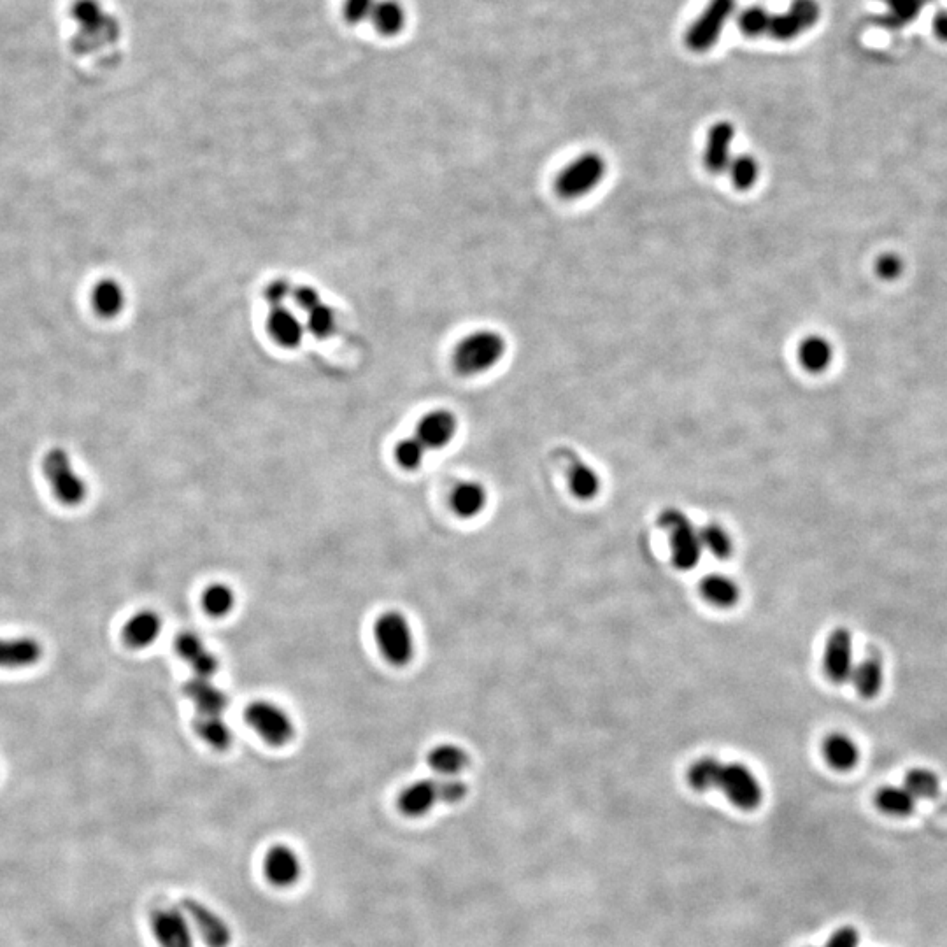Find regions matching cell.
<instances>
[{
    "instance_id": "obj_34",
    "label": "cell",
    "mask_w": 947,
    "mask_h": 947,
    "mask_svg": "<svg viewBox=\"0 0 947 947\" xmlns=\"http://www.w3.org/2000/svg\"><path fill=\"white\" fill-rule=\"evenodd\" d=\"M876 804L879 811H883L888 816L905 818V816H911L916 809V798L912 797L905 788L884 786L877 791Z\"/></svg>"
},
{
    "instance_id": "obj_43",
    "label": "cell",
    "mask_w": 947,
    "mask_h": 947,
    "mask_svg": "<svg viewBox=\"0 0 947 947\" xmlns=\"http://www.w3.org/2000/svg\"><path fill=\"white\" fill-rule=\"evenodd\" d=\"M860 946V932L853 926L837 928L823 947H858Z\"/></svg>"
},
{
    "instance_id": "obj_10",
    "label": "cell",
    "mask_w": 947,
    "mask_h": 947,
    "mask_svg": "<svg viewBox=\"0 0 947 947\" xmlns=\"http://www.w3.org/2000/svg\"><path fill=\"white\" fill-rule=\"evenodd\" d=\"M819 13L816 0H793L781 15H770L767 36L781 43L793 41L816 25Z\"/></svg>"
},
{
    "instance_id": "obj_29",
    "label": "cell",
    "mask_w": 947,
    "mask_h": 947,
    "mask_svg": "<svg viewBox=\"0 0 947 947\" xmlns=\"http://www.w3.org/2000/svg\"><path fill=\"white\" fill-rule=\"evenodd\" d=\"M428 767L441 777H456L469 767L470 756L456 744H441L428 753Z\"/></svg>"
},
{
    "instance_id": "obj_27",
    "label": "cell",
    "mask_w": 947,
    "mask_h": 947,
    "mask_svg": "<svg viewBox=\"0 0 947 947\" xmlns=\"http://www.w3.org/2000/svg\"><path fill=\"white\" fill-rule=\"evenodd\" d=\"M823 756L826 763L835 770L848 772L855 769L860 760V748L849 735L830 734L823 741Z\"/></svg>"
},
{
    "instance_id": "obj_28",
    "label": "cell",
    "mask_w": 947,
    "mask_h": 947,
    "mask_svg": "<svg viewBox=\"0 0 947 947\" xmlns=\"http://www.w3.org/2000/svg\"><path fill=\"white\" fill-rule=\"evenodd\" d=\"M858 695L863 698H876L884 684V669L881 658L877 655H869L863 658L862 662L856 663L851 679H849Z\"/></svg>"
},
{
    "instance_id": "obj_12",
    "label": "cell",
    "mask_w": 947,
    "mask_h": 947,
    "mask_svg": "<svg viewBox=\"0 0 947 947\" xmlns=\"http://www.w3.org/2000/svg\"><path fill=\"white\" fill-rule=\"evenodd\" d=\"M853 669V635L848 628H835L825 642L823 670L826 677L835 684L848 683Z\"/></svg>"
},
{
    "instance_id": "obj_13",
    "label": "cell",
    "mask_w": 947,
    "mask_h": 947,
    "mask_svg": "<svg viewBox=\"0 0 947 947\" xmlns=\"http://www.w3.org/2000/svg\"><path fill=\"white\" fill-rule=\"evenodd\" d=\"M458 434V418L453 411L439 407L423 414L414 430V437L427 448L439 451L449 446Z\"/></svg>"
},
{
    "instance_id": "obj_18",
    "label": "cell",
    "mask_w": 947,
    "mask_h": 947,
    "mask_svg": "<svg viewBox=\"0 0 947 947\" xmlns=\"http://www.w3.org/2000/svg\"><path fill=\"white\" fill-rule=\"evenodd\" d=\"M560 455L565 463V474L572 495L579 500L595 499L602 488L599 472L570 449L563 448Z\"/></svg>"
},
{
    "instance_id": "obj_15",
    "label": "cell",
    "mask_w": 947,
    "mask_h": 947,
    "mask_svg": "<svg viewBox=\"0 0 947 947\" xmlns=\"http://www.w3.org/2000/svg\"><path fill=\"white\" fill-rule=\"evenodd\" d=\"M734 123L716 122L707 130L704 148V167L711 174H723L734 158Z\"/></svg>"
},
{
    "instance_id": "obj_7",
    "label": "cell",
    "mask_w": 947,
    "mask_h": 947,
    "mask_svg": "<svg viewBox=\"0 0 947 947\" xmlns=\"http://www.w3.org/2000/svg\"><path fill=\"white\" fill-rule=\"evenodd\" d=\"M43 472L55 497L65 506H79L86 499V483L65 449L53 448L44 455Z\"/></svg>"
},
{
    "instance_id": "obj_3",
    "label": "cell",
    "mask_w": 947,
    "mask_h": 947,
    "mask_svg": "<svg viewBox=\"0 0 947 947\" xmlns=\"http://www.w3.org/2000/svg\"><path fill=\"white\" fill-rule=\"evenodd\" d=\"M609 162L599 151H584L556 174L555 193L562 200H579L595 192L607 178Z\"/></svg>"
},
{
    "instance_id": "obj_2",
    "label": "cell",
    "mask_w": 947,
    "mask_h": 947,
    "mask_svg": "<svg viewBox=\"0 0 947 947\" xmlns=\"http://www.w3.org/2000/svg\"><path fill=\"white\" fill-rule=\"evenodd\" d=\"M469 786L456 777L421 779L402 790L397 800L399 811L407 818H421L439 804H458L467 797Z\"/></svg>"
},
{
    "instance_id": "obj_4",
    "label": "cell",
    "mask_w": 947,
    "mask_h": 947,
    "mask_svg": "<svg viewBox=\"0 0 947 947\" xmlns=\"http://www.w3.org/2000/svg\"><path fill=\"white\" fill-rule=\"evenodd\" d=\"M658 525L669 534L672 563L677 569H695L702 558L704 548L700 541V532L691 523L690 518L676 507H669L660 513Z\"/></svg>"
},
{
    "instance_id": "obj_19",
    "label": "cell",
    "mask_w": 947,
    "mask_h": 947,
    "mask_svg": "<svg viewBox=\"0 0 947 947\" xmlns=\"http://www.w3.org/2000/svg\"><path fill=\"white\" fill-rule=\"evenodd\" d=\"M835 360L832 341L821 334L805 335L797 344V362L809 374H823Z\"/></svg>"
},
{
    "instance_id": "obj_41",
    "label": "cell",
    "mask_w": 947,
    "mask_h": 947,
    "mask_svg": "<svg viewBox=\"0 0 947 947\" xmlns=\"http://www.w3.org/2000/svg\"><path fill=\"white\" fill-rule=\"evenodd\" d=\"M874 269H876L877 278L883 281H897L905 271L904 258L895 251H886L877 257Z\"/></svg>"
},
{
    "instance_id": "obj_6",
    "label": "cell",
    "mask_w": 947,
    "mask_h": 947,
    "mask_svg": "<svg viewBox=\"0 0 947 947\" xmlns=\"http://www.w3.org/2000/svg\"><path fill=\"white\" fill-rule=\"evenodd\" d=\"M374 639L386 662L406 667L414 656V634L404 614L388 611L374 623Z\"/></svg>"
},
{
    "instance_id": "obj_38",
    "label": "cell",
    "mask_w": 947,
    "mask_h": 947,
    "mask_svg": "<svg viewBox=\"0 0 947 947\" xmlns=\"http://www.w3.org/2000/svg\"><path fill=\"white\" fill-rule=\"evenodd\" d=\"M905 790L911 793L912 797L919 800H932L937 797L940 791L939 777L928 769H912L907 772L904 783Z\"/></svg>"
},
{
    "instance_id": "obj_1",
    "label": "cell",
    "mask_w": 947,
    "mask_h": 947,
    "mask_svg": "<svg viewBox=\"0 0 947 947\" xmlns=\"http://www.w3.org/2000/svg\"><path fill=\"white\" fill-rule=\"evenodd\" d=\"M507 355V339L493 328H479L462 337L453 349V367L463 378L493 371Z\"/></svg>"
},
{
    "instance_id": "obj_11",
    "label": "cell",
    "mask_w": 947,
    "mask_h": 947,
    "mask_svg": "<svg viewBox=\"0 0 947 947\" xmlns=\"http://www.w3.org/2000/svg\"><path fill=\"white\" fill-rule=\"evenodd\" d=\"M181 909L185 911L186 918L192 923L207 947L230 946L232 930L218 912H214L211 907H207L195 898L183 900Z\"/></svg>"
},
{
    "instance_id": "obj_37",
    "label": "cell",
    "mask_w": 947,
    "mask_h": 947,
    "mask_svg": "<svg viewBox=\"0 0 947 947\" xmlns=\"http://www.w3.org/2000/svg\"><path fill=\"white\" fill-rule=\"evenodd\" d=\"M304 314H306L304 325H306L309 334L318 337V339H327V337L334 334L337 318H335L334 309L325 304L323 300H320L318 304H314L313 307H309L307 311H304Z\"/></svg>"
},
{
    "instance_id": "obj_40",
    "label": "cell",
    "mask_w": 947,
    "mask_h": 947,
    "mask_svg": "<svg viewBox=\"0 0 947 947\" xmlns=\"http://www.w3.org/2000/svg\"><path fill=\"white\" fill-rule=\"evenodd\" d=\"M770 13L763 6H749L737 16V27L746 37L767 36Z\"/></svg>"
},
{
    "instance_id": "obj_35",
    "label": "cell",
    "mask_w": 947,
    "mask_h": 947,
    "mask_svg": "<svg viewBox=\"0 0 947 947\" xmlns=\"http://www.w3.org/2000/svg\"><path fill=\"white\" fill-rule=\"evenodd\" d=\"M698 532H700L702 548L707 549L714 558L727 560V558L734 555L732 535L728 534L727 530L718 523H707Z\"/></svg>"
},
{
    "instance_id": "obj_8",
    "label": "cell",
    "mask_w": 947,
    "mask_h": 947,
    "mask_svg": "<svg viewBox=\"0 0 947 947\" xmlns=\"http://www.w3.org/2000/svg\"><path fill=\"white\" fill-rule=\"evenodd\" d=\"M735 0H709L704 11L691 23L690 29L684 34V44L691 51L704 53L711 50L714 44L720 41L721 32L727 25L728 18L734 15Z\"/></svg>"
},
{
    "instance_id": "obj_33",
    "label": "cell",
    "mask_w": 947,
    "mask_h": 947,
    "mask_svg": "<svg viewBox=\"0 0 947 947\" xmlns=\"http://www.w3.org/2000/svg\"><path fill=\"white\" fill-rule=\"evenodd\" d=\"M727 174L728 179L739 192H749L760 181L762 165L753 155L739 153V155H734L732 162L728 164Z\"/></svg>"
},
{
    "instance_id": "obj_32",
    "label": "cell",
    "mask_w": 947,
    "mask_h": 947,
    "mask_svg": "<svg viewBox=\"0 0 947 947\" xmlns=\"http://www.w3.org/2000/svg\"><path fill=\"white\" fill-rule=\"evenodd\" d=\"M193 728H195V734L216 751H227L234 739L232 730L225 721L221 720V716L199 714V718L193 721Z\"/></svg>"
},
{
    "instance_id": "obj_24",
    "label": "cell",
    "mask_w": 947,
    "mask_h": 947,
    "mask_svg": "<svg viewBox=\"0 0 947 947\" xmlns=\"http://www.w3.org/2000/svg\"><path fill=\"white\" fill-rule=\"evenodd\" d=\"M41 644L30 637L0 639V669H23L39 662Z\"/></svg>"
},
{
    "instance_id": "obj_42",
    "label": "cell",
    "mask_w": 947,
    "mask_h": 947,
    "mask_svg": "<svg viewBox=\"0 0 947 947\" xmlns=\"http://www.w3.org/2000/svg\"><path fill=\"white\" fill-rule=\"evenodd\" d=\"M378 0H344V18L351 25L371 22L372 13Z\"/></svg>"
},
{
    "instance_id": "obj_16",
    "label": "cell",
    "mask_w": 947,
    "mask_h": 947,
    "mask_svg": "<svg viewBox=\"0 0 947 947\" xmlns=\"http://www.w3.org/2000/svg\"><path fill=\"white\" fill-rule=\"evenodd\" d=\"M265 330L272 341L283 349L299 348L307 334L304 320H300L297 313L285 304L271 306L265 320Z\"/></svg>"
},
{
    "instance_id": "obj_5",
    "label": "cell",
    "mask_w": 947,
    "mask_h": 947,
    "mask_svg": "<svg viewBox=\"0 0 947 947\" xmlns=\"http://www.w3.org/2000/svg\"><path fill=\"white\" fill-rule=\"evenodd\" d=\"M713 790L723 795L741 811H756L763 802V786L755 772L741 762H720L714 776Z\"/></svg>"
},
{
    "instance_id": "obj_36",
    "label": "cell",
    "mask_w": 947,
    "mask_h": 947,
    "mask_svg": "<svg viewBox=\"0 0 947 947\" xmlns=\"http://www.w3.org/2000/svg\"><path fill=\"white\" fill-rule=\"evenodd\" d=\"M202 606L209 616L225 618L235 607V593L228 584H211L202 595Z\"/></svg>"
},
{
    "instance_id": "obj_25",
    "label": "cell",
    "mask_w": 947,
    "mask_h": 947,
    "mask_svg": "<svg viewBox=\"0 0 947 947\" xmlns=\"http://www.w3.org/2000/svg\"><path fill=\"white\" fill-rule=\"evenodd\" d=\"M449 502L456 516L470 520L483 513L488 504V493L478 481H463L453 488Z\"/></svg>"
},
{
    "instance_id": "obj_39",
    "label": "cell",
    "mask_w": 947,
    "mask_h": 947,
    "mask_svg": "<svg viewBox=\"0 0 947 947\" xmlns=\"http://www.w3.org/2000/svg\"><path fill=\"white\" fill-rule=\"evenodd\" d=\"M427 453V448H425L414 435L400 439L395 449H393L395 462L399 463V467H402L404 470H409V472L420 469L423 462H425Z\"/></svg>"
},
{
    "instance_id": "obj_21",
    "label": "cell",
    "mask_w": 947,
    "mask_h": 947,
    "mask_svg": "<svg viewBox=\"0 0 947 947\" xmlns=\"http://www.w3.org/2000/svg\"><path fill=\"white\" fill-rule=\"evenodd\" d=\"M183 693H185L186 698L192 700L199 714L221 716L227 711L228 695L225 691H221L218 686H214L211 679L192 677L183 686Z\"/></svg>"
},
{
    "instance_id": "obj_23",
    "label": "cell",
    "mask_w": 947,
    "mask_h": 947,
    "mask_svg": "<svg viewBox=\"0 0 947 947\" xmlns=\"http://www.w3.org/2000/svg\"><path fill=\"white\" fill-rule=\"evenodd\" d=\"M71 16L83 32H99L104 36H116L118 23L107 15L99 0H76L72 4Z\"/></svg>"
},
{
    "instance_id": "obj_14",
    "label": "cell",
    "mask_w": 947,
    "mask_h": 947,
    "mask_svg": "<svg viewBox=\"0 0 947 947\" xmlns=\"http://www.w3.org/2000/svg\"><path fill=\"white\" fill-rule=\"evenodd\" d=\"M302 862L295 849L286 844H274L264 856V876L276 888H292L299 883Z\"/></svg>"
},
{
    "instance_id": "obj_44",
    "label": "cell",
    "mask_w": 947,
    "mask_h": 947,
    "mask_svg": "<svg viewBox=\"0 0 947 947\" xmlns=\"http://www.w3.org/2000/svg\"><path fill=\"white\" fill-rule=\"evenodd\" d=\"M933 30H935V36L939 37L940 41H946L947 43V11H940L935 15Z\"/></svg>"
},
{
    "instance_id": "obj_9",
    "label": "cell",
    "mask_w": 947,
    "mask_h": 947,
    "mask_svg": "<svg viewBox=\"0 0 947 947\" xmlns=\"http://www.w3.org/2000/svg\"><path fill=\"white\" fill-rule=\"evenodd\" d=\"M246 721L267 744L285 746L295 735L290 714L269 700H257L246 707Z\"/></svg>"
},
{
    "instance_id": "obj_20",
    "label": "cell",
    "mask_w": 947,
    "mask_h": 947,
    "mask_svg": "<svg viewBox=\"0 0 947 947\" xmlns=\"http://www.w3.org/2000/svg\"><path fill=\"white\" fill-rule=\"evenodd\" d=\"M176 651L185 662L192 665L195 677L211 679L218 672V667H220L218 658L206 648V644L202 642L199 635L192 632L179 634L176 639Z\"/></svg>"
},
{
    "instance_id": "obj_26",
    "label": "cell",
    "mask_w": 947,
    "mask_h": 947,
    "mask_svg": "<svg viewBox=\"0 0 947 947\" xmlns=\"http://www.w3.org/2000/svg\"><path fill=\"white\" fill-rule=\"evenodd\" d=\"M162 632V620L153 611H141L123 628V641L134 649L148 648Z\"/></svg>"
},
{
    "instance_id": "obj_30",
    "label": "cell",
    "mask_w": 947,
    "mask_h": 947,
    "mask_svg": "<svg viewBox=\"0 0 947 947\" xmlns=\"http://www.w3.org/2000/svg\"><path fill=\"white\" fill-rule=\"evenodd\" d=\"M700 593L709 604L728 609L741 599V588L732 577L725 574H709L700 581Z\"/></svg>"
},
{
    "instance_id": "obj_31",
    "label": "cell",
    "mask_w": 947,
    "mask_h": 947,
    "mask_svg": "<svg viewBox=\"0 0 947 947\" xmlns=\"http://www.w3.org/2000/svg\"><path fill=\"white\" fill-rule=\"evenodd\" d=\"M406 9L399 0H378L371 23L381 36L393 37L406 27Z\"/></svg>"
},
{
    "instance_id": "obj_17",
    "label": "cell",
    "mask_w": 947,
    "mask_h": 947,
    "mask_svg": "<svg viewBox=\"0 0 947 947\" xmlns=\"http://www.w3.org/2000/svg\"><path fill=\"white\" fill-rule=\"evenodd\" d=\"M151 930L160 947H193L190 921L176 909H158L153 912Z\"/></svg>"
},
{
    "instance_id": "obj_22",
    "label": "cell",
    "mask_w": 947,
    "mask_h": 947,
    "mask_svg": "<svg viewBox=\"0 0 947 947\" xmlns=\"http://www.w3.org/2000/svg\"><path fill=\"white\" fill-rule=\"evenodd\" d=\"M90 304L93 313L104 320H113L123 313L127 306V293L123 290L120 281L113 278H104L93 285L90 293Z\"/></svg>"
}]
</instances>
